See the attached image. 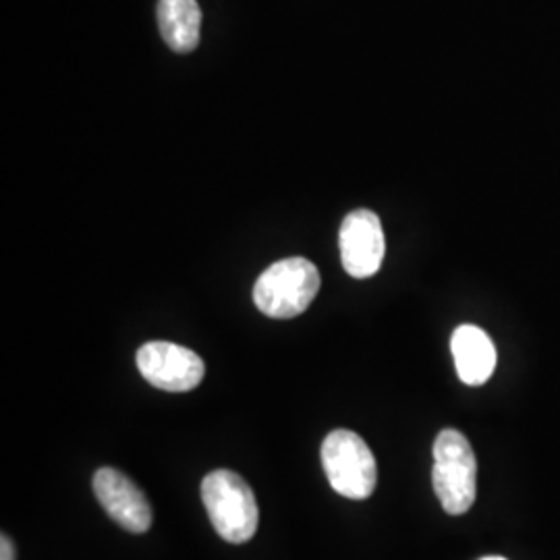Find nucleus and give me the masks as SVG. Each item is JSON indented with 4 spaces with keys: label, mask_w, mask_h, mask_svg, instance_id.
Here are the masks:
<instances>
[{
    "label": "nucleus",
    "mask_w": 560,
    "mask_h": 560,
    "mask_svg": "<svg viewBox=\"0 0 560 560\" xmlns=\"http://www.w3.org/2000/svg\"><path fill=\"white\" fill-rule=\"evenodd\" d=\"M322 465L332 490L351 501H365L378 483V465L370 446L351 430H335L322 442Z\"/></svg>",
    "instance_id": "obj_4"
},
{
    "label": "nucleus",
    "mask_w": 560,
    "mask_h": 560,
    "mask_svg": "<svg viewBox=\"0 0 560 560\" xmlns=\"http://www.w3.org/2000/svg\"><path fill=\"white\" fill-rule=\"evenodd\" d=\"M138 370L152 386L166 393H187L200 386L206 374L198 353L166 340L145 342L138 351Z\"/></svg>",
    "instance_id": "obj_5"
},
{
    "label": "nucleus",
    "mask_w": 560,
    "mask_h": 560,
    "mask_svg": "<svg viewBox=\"0 0 560 560\" xmlns=\"http://www.w3.org/2000/svg\"><path fill=\"white\" fill-rule=\"evenodd\" d=\"M481 560H506V559H502V557H486V559H481Z\"/></svg>",
    "instance_id": "obj_11"
},
{
    "label": "nucleus",
    "mask_w": 560,
    "mask_h": 560,
    "mask_svg": "<svg viewBox=\"0 0 560 560\" xmlns=\"http://www.w3.org/2000/svg\"><path fill=\"white\" fill-rule=\"evenodd\" d=\"M96 499L106 515L125 532L145 534L152 525V506L140 488L113 467H102L94 476Z\"/></svg>",
    "instance_id": "obj_7"
},
{
    "label": "nucleus",
    "mask_w": 560,
    "mask_h": 560,
    "mask_svg": "<svg viewBox=\"0 0 560 560\" xmlns=\"http://www.w3.org/2000/svg\"><path fill=\"white\" fill-rule=\"evenodd\" d=\"M0 560H15V546L7 534L0 538Z\"/></svg>",
    "instance_id": "obj_10"
},
{
    "label": "nucleus",
    "mask_w": 560,
    "mask_h": 560,
    "mask_svg": "<svg viewBox=\"0 0 560 560\" xmlns=\"http://www.w3.org/2000/svg\"><path fill=\"white\" fill-rule=\"evenodd\" d=\"M156 18L171 50L187 55L200 44L201 9L198 0H161Z\"/></svg>",
    "instance_id": "obj_9"
},
{
    "label": "nucleus",
    "mask_w": 560,
    "mask_h": 560,
    "mask_svg": "<svg viewBox=\"0 0 560 560\" xmlns=\"http://www.w3.org/2000/svg\"><path fill=\"white\" fill-rule=\"evenodd\" d=\"M340 260L349 277L370 279L381 270L386 241L378 214L360 208L351 212L339 233Z\"/></svg>",
    "instance_id": "obj_6"
},
{
    "label": "nucleus",
    "mask_w": 560,
    "mask_h": 560,
    "mask_svg": "<svg viewBox=\"0 0 560 560\" xmlns=\"http://www.w3.org/2000/svg\"><path fill=\"white\" fill-rule=\"evenodd\" d=\"M201 501L222 540L243 544L256 536L260 523L258 502L240 474L229 469L208 474L201 481Z\"/></svg>",
    "instance_id": "obj_1"
},
{
    "label": "nucleus",
    "mask_w": 560,
    "mask_h": 560,
    "mask_svg": "<svg viewBox=\"0 0 560 560\" xmlns=\"http://www.w3.org/2000/svg\"><path fill=\"white\" fill-rule=\"evenodd\" d=\"M434 492L448 515L467 513L478 494V460L459 430H442L434 442Z\"/></svg>",
    "instance_id": "obj_3"
},
{
    "label": "nucleus",
    "mask_w": 560,
    "mask_h": 560,
    "mask_svg": "<svg viewBox=\"0 0 560 560\" xmlns=\"http://www.w3.org/2000/svg\"><path fill=\"white\" fill-rule=\"evenodd\" d=\"M451 351L460 381L467 386H481L497 370V347L492 339L474 324H463L451 339Z\"/></svg>",
    "instance_id": "obj_8"
},
{
    "label": "nucleus",
    "mask_w": 560,
    "mask_h": 560,
    "mask_svg": "<svg viewBox=\"0 0 560 560\" xmlns=\"http://www.w3.org/2000/svg\"><path fill=\"white\" fill-rule=\"evenodd\" d=\"M320 291V272L305 258H284L260 275L254 303L264 316L289 320L303 314Z\"/></svg>",
    "instance_id": "obj_2"
}]
</instances>
